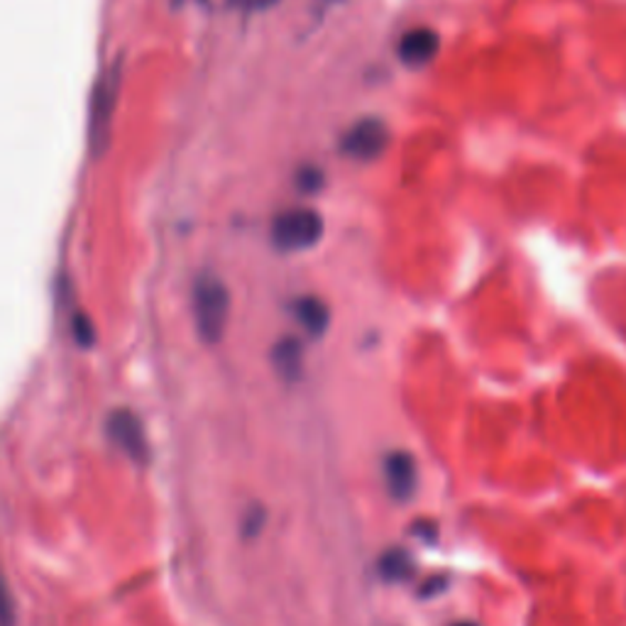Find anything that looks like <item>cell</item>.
Here are the masks:
<instances>
[{
	"label": "cell",
	"instance_id": "cell-1",
	"mask_svg": "<svg viewBox=\"0 0 626 626\" xmlns=\"http://www.w3.org/2000/svg\"><path fill=\"white\" fill-rule=\"evenodd\" d=\"M117 91H121V66L113 64L99 76L89 103V147L93 157H101L111 143Z\"/></svg>",
	"mask_w": 626,
	"mask_h": 626
},
{
	"label": "cell",
	"instance_id": "cell-11",
	"mask_svg": "<svg viewBox=\"0 0 626 626\" xmlns=\"http://www.w3.org/2000/svg\"><path fill=\"white\" fill-rule=\"evenodd\" d=\"M384 565V573L389 577H407L409 571H411V563L404 553H392V555H387V558L382 561Z\"/></svg>",
	"mask_w": 626,
	"mask_h": 626
},
{
	"label": "cell",
	"instance_id": "cell-10",
	"mask_svg": "<svg viewBox=\"0 0 626 626\" xmlns=\"http://www.w3.org/2000/svg\"><path fill=\"white\" fill-rule=\"evenodd\" d=\"M0 626H16V605L3 575H0Z\"/></svg>",
	"mask_w": 626,
	"mask_h": 626
},
{
	"label": "cell",
	"instance_id": "cell-2",
	"mask_svg": "<svg viewBox=\"0 0 626 626\" xmlns=\"http://www.w3.org/2000/svg\"><path fill=\"white\" fill-rule=\"evenodd\" d=\"M230 314V294L218 277H201L194 287V318L198 336L206 342H218L226 333Z\"/></svg>",
	"mask_w": 626,
	"mask_h": 626
},
{
	"label": "cell",
	"instance_id": "cell-4",
	"mask_svg": "<svg viewBox=\"0 0 626 626\" xmlns=\"http://www.w3.org/2000/svg\"><path fill=\"white\" fill-rule=\"evenodd\" d=\"M387 140H389L387 125L382 121H377V117H365V121H358L348 130L340 147L352 160L370 162L382 155Z\"/></svg>",
	"mask_w": 626,
	"mask_h": 626
},
{
	"label": "cell",
	"instance_id": "cell-13",
	"mask_svg": "<svg viewBox=\"0 0 626 626\" xmlns=\"http://www.w3.org/2000/svg\"><path fill=\"white\" fill-rule=\"evenodd\" d=\"M455 626H478V624H472V622H460V624H455Z\"/></svg>",
	"mask_w": 626,
	"mask_h": 626
},
{
	"label": "cell",
	"instance_id": "cell-12",
	"mask_svg": "<svg viewBox=\"0 0 626 626\" xmlns=\"http://www.w3.org/2000/svg\"><path fill=\"white\" fill-rule=\"evenodd\" d=\"M235 6H240L243 10H265L269 6H275L277 0H233Z\"/></svg>",
	"mask_w": 626,
	"mask_h": 626
},
{
	"label": "cell",
	"instance_id": "cell-5",
	"mask_svg": "<svg viewBox=\"0 0 626 626\" xmlns=\"http://www.w3.org/2000/svg\"><path fill=\"white\" fill-rule=\"evenodd\" d=\"M109 433L115 445H121L135 463H147L150 445L143 423L127 409H115L109 417Z\"/></svg>",
	"mask_w": 626,
	"mask_h": 626
},
{
	"label": "cell",
	"instance_id": "cell-3",
	"mask_svg": "<svg viewBox=\"0 0 626 626\" xmlns=\"http://www.w3.org/2000/svg\"><path fill=\"white\" fill-rule=\"evenodd\" d=\"M324 235V220L311 208H289L275 218L271 240L285 253L309 250Z\"/></svg>",
	"mask_w": 626,
	"mask_h": 626
},
{
	"label": "cell",
	"instance_id": "cell-6",
	"mask_svg": "<svg viewBox=\"0 0 626 626\" xmlns=\"http://www.w3.org/2000/svg\"><path fill=\"white\" fill-rule=\"evenodd\" d=\"M439 47H441V38L431 28H413L401 34L397 54L401 64L423 66L439 54Z\"/></svg>",
	"mask_w": 626,
	"mask_h": 626
},
{
	"label": "cell",
	"instance_id": "cell-9",
	"mask_svg": "<svg viewBox=\"0 0 626 626\" xmlns=\"http://www.w3.org/2000/svg\"><path fill=\"white\" fill-rule=\"evenodd\" d=\"M275 360H277V368L285 372V377H291L294 372H299L301 350L297 346V340H281Z\"/></svg>",
	"mask_w": 626,
	"mask_h": 626
},
{
	"label": "cell",
	"instance_id": "cell-8",
	"mask_svg": "<svg viewBox=\"0 0 626 626\" xmlns=\"http://www.w3.org/2000/svg\"><path fill=\"white\" fill-rule=\"evenodd\" d=\"M297 316H299V321L304 324V328L309 330V333H314V336L324 333L326 326H328L326 304L314 299V297H306V299L297 301Z\"/></svg>",
	"mask_w": 626,
	"mask_h": 626
},
{
	"label": "cell",
	"instance_id": "cell-7",
	"mask_svg": "<svg viewBox=\"0 0 626 626\" xmlns=\"http://www.w3.org/2000/svg\"><path fill=\"white\" fill-rule=\"evenodd\" d=\"M387 488L397 500H409V494L417 488V465L407 453H392L384 463Z\"/></svg>",
	"mask_w": 626,
	"mask_h": 626
}]
</instances>
